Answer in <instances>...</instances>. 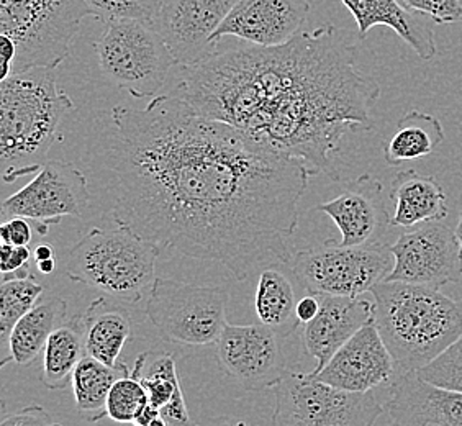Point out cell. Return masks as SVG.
Instances as JSON below:
<instances>
[{
	"label": "cell",
	"instance_id": "7c38bea8",
	"mask_svg": "<svg viewBox=\"0 0 462 426\" xmlns=\"http://www.w3.org/2000/svg\"><path fill=\"white\" fill-rule=\"evenodd\" d=\"M395 264L387 282L428 285L441 289L462 279L461 245L456 228L443 220L423 223L405 231L391 245Z\"/></svg>",
	"mask_w": 462,
	"mask_h": 426
},
{
	"label": "cell",
	"instance_id": "ffe728a7",
	"mask_svg": "<svg viewBox=\"0 0 462 426\" xmlns=\"http://www.w3.org/2000/svg\"><path fill=\"white\" fill-rule=\"evenodd\" d=\"M355 17L359 36L375 27L391 28L420 60L431 61L438 53L435 22L409 9L402 0H341Z\"/></svg>",
	"mask_w": 462,
	"mask_h": 426
},
{
	"label": "cell",
	"instance_id": "f6af8a7d",
	"mask_svg": "<svg viewBox=\"0 0 462 426\" xmlns=\"http://www.w3.org/2000/svg\"><path fill=\"white\" fill-rule=\"evenodd\" d=\"M51 426H61V425H56V423H53V425H51Z\"/></svg>",
	"mask_w": 462,
	"mask_h": 426
},
{
	"label": "cell",
	"instance_id": "2e32d148",
	"mask_svg": "<svg viewBox=\"0 0 462 426\" xmlns=\"http://www.w3.org/2000/svg\"><path fill=\"white\" fill-rule=\"evenodd\" d=\"M341 233L339 245L367 246L381 243L391 228L392 215L383 197V184L371 174L349 182L339 196L319 205Z\"/></svg>",
	"mask_w": 462,
	"mask_h": 426
},
{
	"label": "cell",
	"instance_id": "8d00e7d4",
	"mask_svg": "<svg viewBox=\"0 0 462 426\" xmlns=\"http://www.w3.org/2000/svg\"><path fill=\"white\" fill-rule=\"evenodd\" d=\"M320 311V297L309 293L307 297L300 299L297 302V317L300 320V323L307 325L311 320L315 319Z\"/></svg>",
	"mask_w": 462,
	"mask_h": 426
},
{
	"label": "cell",
	"instance_id": "83f0119b",
	"mask_svg": "<svg viewBox=\"0 0 462 426\" xmlns=\"http://www.w3.org/2000/svg\"><path fill=\"white\" fill-rule=\"evenodd\" d=\"M42 293L43 287L36 282L33 275L4 279L0 285V343L4 349V359L9 353L12 329L35 307Z\"/></svg>",
	"mask_w": 462,
	"mask_h": 426
},
{
	"label": "cell",
	"instance_id": "4316f807",
	"mask_svg": "<svg viewBox=\"0 0 462 426\" xmlns=\"http://www.w3.org/2000/svg\"><path fill=\"white\" fill-rule=\"evenodd\" d=\"M254 305L259 321L279 338L292 335L300 325L292 284L274 267H266L259 273Z\"/></svg>",
	"mask_w": 462,
	"mask_h": 426
},
{
	"label": "cell",
	"instance_id": "8992f818",
	"mask_svg": "<svg viewBox=\"0 0 462 426\" xmlns=\"http://www.w3.org/2000/svg\"><path fill=\"white\" fill-rule=\"evenodd\" d=\"M88 17L94 14L86 0H0V33L17 45L14 72L56 69Z\"/></svg>",
	"mask_w": 462,
	"mask_h": 426
},
{
	"label": "cell",
	"instance_id": "7402d4cb",
	"mask_svg": "<svg viewBox=\"0 0 462 426\" xmlns=\"http://www.w3.org/2000/svg\"><path fill=\"white\" fill-rule=\"evenodd\" d=\"M86 353L110 367L122 365L118 357L134 337L132 320L126 311L98 297L82 313Z\"/></svg>",
	"mask_w": 462,
	"mask_h": 426
},
{
	"label": "cell",
	"instance_id": "44dd1931",
	"mask_svg": "<svg viewBox=\"0 0 462 426\" xmlns=\"http://www.w3.org/2000/svg\"><path fill=\"white\" fill-rule=\"evenodd\" d=\"M389 200L393 227L410 228L418 223L445 220L449 213L443 187L433 176L420 174L415 169L402 171L392 179Z\"/></svg>",
	"mask_w": 462,
	"mask_h": 426
},
{
	"label": "cell",
	"instance_id": "7bdbcfd3",
	"mask_svg": "<svg viewBox=\"0 0 462 426\" xmlns=\"http://www.w3.org/2000/svg\"><path fill=\"white\" fill-rule=\"evenodd\" d=\"M456 236H457V241H459V245H461L462 255V210L459 212V222H457V227H456Z\"/></svg>",
	"mask_w": 462,
	"mask_h": 426
},
{
	"label": "cell",
	"instance_id": "603a6c76",
	"mask_svg": "<svg viewBox=\"0 0 462 426\" xmlns=\"http://www.w3.org/2000/svg\"><path fill=\"white\" fill-rule=\"evenodd\" d=\"M66 313L68 302L61 297H50L36 303L12 329L9 353L0 366L5 367L9 363L18 366L32 365L45 349L50 337L62 323H66Z\"/></svg>",
	"mask_w": 462,
	"mask_h": 426
},
{
	"label": "cell",
	"instance_id": "b9f144b4",
	"mask_svg": "<svg viewBox=\"0 0 462 426\" xmlns=\"http://www.w3.org/2000/svg\"><path fill=\"white\" fill-rule=\"evenodd\" d=\"M36 269H38L42 274H53L54 269H56V258L46 259V261H40V263H36Z\"/></svg>",
	"mask_w": 462,
	"mask_h": 426
},
{
	"label": "cell",
	"instance_id": "cb8c5ba5",
	"mask_svg": "<svg viewBox=\"0 0 462 426\" xmlns=\"http://www.w3.org/2000/svg\"><path fill=\"white\" fill-rule=\"evenodd\" d=\"M445 142V128L436 116L410 110L402 116L391 140L383 146V160L399 168L403 162L425 158Z\"/></svg>",
	"mask_w": 462,
	"mask_h": 426
},
{
	"label": "cell",
	"instance_id": "5b68a950",
	"mask_svg": "<svg viewBox=\"0 0 462 426\" xmlns=\"http://www.w3.org/2000/svg\"><path fill=\"white\" fill-rule=\"evenodd\" d=\"M161 249L126 225L96 227L66 255L64 271L72 282L102 291L116 301L142 302L156 282Z\"/></svg>",
	"mask_w": 462,
	"mask_h": 426
},
{
	"label": "cell",
	"instance_id": "30bf717a",
	"mask_svg": "<svg viewBox=\"0 0 462 426\" xmlns=\"http://www.w3.org/2000/svg\"><path fill=\"white\" fill-rule=\"evenodd\" d=\"M273 391L271 426H374L383 413L373 392L339 391L310 373L289 369Z\"/></svg>",
	"mask_w": 462,
	"mask_h": 426
},
{
	"label": "cell",
	"instance_id": "836d02e7",
	"mask_svg": "<svg viewBox=\"0 0 462 426\" xmlns=\"http://www.w3.org/2000/svg\"><path fill=\"white\" fill-rule=\"evenodd\" d=\"M0 240L12 246H28L32 243V227L27 218H7L0 227Z\"/></svg>",
	"mask_w": 462,
	"mask_h": 426
},
{
	"label": "cell",
	"instance_id": "ac0fdd59",
	"mask_svg": "<svg viewBox=\"0 0 462 426\" xmlns=\"http://www.w3.org/2000/svg\"><path fill=\"white\" fill-rule=\"evenodd\" d=\"M383 412L395 426H462V392L423 381L417 373L397 374Z\"/></svg>",
	"mask_w": 462,
	"mask_h": 426
},
{
	"label": "cell",
	"instance_id": "4fadbf2b",
	"mask_svg": "<svg viewBox=\"0 0 462 426\" xmlns=\"http://www.w3.org/2000/svg\"><path fill=\"white\" fill-rule=\"evenodd\" d=\"M225 373L251 392L274 389L289 371L279 337L263 323L226 325L217 341Z\"/></svg>",
	"mask_w": 462,
	"mask_h": 426
},
{
	"label": "cell",
	"instance_id": "277c9868",
	"mask_svg": "<svg viewBox=\"0 0 462 426\" xmlns=\"http://www.w3.org/2000/svg\"><path fill=\"white\" fill-rule=\"evenodd\" d=\"M374 320L397 374L417 373L462 335V305L435 287L379 282L371 291Z\"/></svg>",
	"mask_w": 462,
	"mask_h": 426
},
{
	"label": "cell",
	"instance_id": "ba28073f",
	"mask_svg": "<svg viewBox=\"0 0 462 426\" xmlns=\"http://www.w3.org/2000/svg\"><path fill=\"white\" fill-rule=\"evenodd\" d=\"M228 291L158 277L148 293L146 315L161 338L186 345H217L226 323Z\"/></svg>",
	"mask_w": 462,
	"mask_h": 426
},
{
	"label": "cell",
	"instance_id": "1f68e13d",
	"mask_svg": "<svg viewBox=\"0 0 462 426\" xmlns=\"http://www.w3.org/2000/svg\"><path fill=\"white\" fill-rule=\"evenodd\" d=\"M409 9L427 15L436 25H451L462 20V0H402Z\"/></svg>",
	"mask_w": 462,
	"mask_h": 426
},
{
	"label": "cell",
	"instance_id": "6da1fadb",
	"mask_svg": "<svg viewBox=\"0 0 462 426\" xmlns=\"http://www.w3.org/2000/svg\"><path fill=\"white\" fill-rule=\"evenodd\" d=\"M107 166L114 220L161 251L217 261L236 281L292 261L289 240L315 171L176 94L112 108Z\"/></svg>",
	"mask_w": 462,
	"mask_h": 426
},
{
	"label": "cell",
	"instance_id": "3957f363",
	"mask_svg": "<svg viewBox=\"0 0 462 426\" xmlns=\"http://www.w3.org/2000/svg\"><path fill=\"white\" fill-rule=\"evenodd\" d=\"M74 110L54 68L14 72L0 84V169L12 184L48 162L62 120Z\"/></svg>",
	"mask_w": 462,
	"mask_h": 426
},
{
	"label": "cell",
	"instance_id": "d6a6232c",
	"mask_svg": "<svg viewBox=\"0 0 462 426\" xmlns=\"http://www.w3.org/2000/svg\"><path fill=\"white\" fill-rule=\"evenodd\" d=\"M30 258H32V253L28 246H12V245L2 243L0 271L4 274V279H18V277L32 275Z\"/></svg>",
	"mask_w": 462,
	"mask_h": 426
},
{
	"label": "cell",
	"instance_id": "52a82bcc",
	"mask_svg": "<svg viewBox=\"0 0 462 426\" xmlns=\"http://www.w3.org/2000/svg\"><path fill=\"white\" fill-rule=\"evenodd\" d=\"M98 66L132 97H158L178 64L150 20L125 18L106 23L94 43Z\"/></svg>",
	"mask_w": 462,
	"mask_h": 426
},
{
	"label": "cell",
	"instance_id": "9c48e42d",
	"mask_svg": "<svg viewBox=\"0 0 462 426\" xmlns=\"http://www.w3.org/2000/svg\"><path fill=\"white\" fill-rule=\"evenodd\" d=\"M395 264L391 246H343L327 240L320 246L299 251L293 258V274L313 295L361 297L383 282Z\"/></svg>",
	"mask_w": 462,
	"mask_h": 426
},
{
	"label": "cell",
	"instance_id": "f1b7e54d",
	"mask_svg": "<svg viewBox=\"0 0 462 426\" xmlns=\"http://www.w3.org/2000/svg\"><path fill=\"white\" fill-rule=\"evenodd\" d=\"M148 405V392L140 375L132 374L120 377L110 389L107 399V417L116 423H134V418Z\"/></svg>",
	"mask_w": 462,
	"mask_h": 426
},
{
	"label": "cell",
	"instance_id": "f35d334b",
	"mask_svg": "<svg viewBox=\"0 0 462 426\" xmlns=\"http://www.w3.org/2000/svg\"><path fill=\"white\" fill-rule=\"evenodd\" d=\"M33 258H35L36 263L46 261V259L56 258V249H54L53 245H50V243H40V245L36 246L35 251H33Z\"/></svg>",
	"mask_w": 462,
	"mask_h": 426
},
{
	"label": "cell",
	"instance_id": "d6986e66",
	"mask_svg": "<svg viewBox=\"0 0 462 426\" xmlns=\"http://www.w3.org/2000/svg\"><path fill=\"white\" fill-rule=\"evenodd\" d=\"M319 297L320 311L303 329V345L315 359V367L310 371L313 375L321 373L339 347L374 319V302L363 297Z\"/></svg>",
	"mask_w": 462,
	"mask_h": 426
},
{
	"label": "cell",
	"instance_id": "74e56055",
	"mask_svg": "<svg viewBox=\"0 0 462 426\" xmlns=\"http://www.w3.org/2000/svg\"><path fill=\"white\" fill-rule=\"evenodd\" d=\"M160 417V410L154 409L150 403L142 410V413L138 417L134 418V426H148L152 423L154 418Z\"/></svg>",
	"mask_w": 462,
	"mask_h": 426
},
{
	"label": "cell",
	"instance_id": "f546056e",
	"mask_svg": "<svg viewBox=\"0 0 462 426\" xmlns=\"http://www.w3.org/2000/svg\"><path fill=\"white\" fill-rule=\"evenodd\" d=\"M417 374L423 381L451 391L462 392V335L443 355L421 367Z\"/></svg>",
	"mask_w": 462,
	"mask_h": 426
},
{
	"label": "cell",
	"instance_id": "8fae6325",
	"mask_svg": "<svg viewBox=\"0 0 462 426\" xmlns=\"http://www.w3.org/2000/svg\"><path fill=\"white\" fill-rule=\"evenodd\" d=\"M89 182L72 162L48 161L35 178L2 204L4 220H33L42 235L66 217H82L89 207Z\"/></svg>",
	"mask_w": 462,
	"mask_h": 426
},
{
	"label": "cell",
	"instance_id": "7a4b0ae2",
	"mask_svg": "<svg viewBox=\"0 0 462 426\" xmlns=\"http://www.w3.org/2000/svg\"><path fill=\"white\" fill-rule=\"evenodd\" d=\"M172 94L199 114L338 181L333 156L345 134L371 132L379 82L356 64V48L333 25L285 45L249 46L179 66Z\"/></svg>",
	"mask_w": 462,
	"mask_h": 426
},
{
	"label": "cell",
	"instance_id": "5bb4252c",
	"mask_svg": "<svg viewBox=\"0 0 462 426\" xmlns=\"http://www.w3.org/2000/svg\"><path fill=\"white\" fill-rule=\"evenodd\" d=\"M238 0H164L152 23L178 66H192L218 53L214 33Z\"/></svg>",
	"mask_w": 462,
	"mask_h": 426
},
{
	"label": "cell",
	"instance_id": "60d3db41",
	"mask_svg": "<svg viewBox=\"0 0 462 426\" xmlns=\"http://www.w3.org/2000/svg\"><path fill=\"white\" fill-rule=\"evenodd\" d=\"M142 4L143 9L146 10V14L150 15V20L154 17V14L160 10L164 0H138Z\"/></svg>",
	"mask_w": 462,
	"mask_h": 426
},
{
	"label": "cell",
	"instance_id": "e0dca14e",
	"mask_svg": "<svg viewBox=\"0 0 462 426\" xmlns=\"http://www.w3.org/2000/svg\"><path fill=\"white\" fill-rule=\"evenodd\" d=\"M393 375V357L373 319L345 347H339L315 377L339 391L365 394L383 384H391Z\"/></svg>",
	"mask_w": 462,
	"mask_h": 426
},
{
	"label": "cell",
	"instance_id": "d590c367",
	"mask_svg": "<svg viewBox=\"0 0 462 426\" xmlns=\"http://www.w3.org/2000/svg\"><path fill=\"white\" fill-rule=\"evenodd\" d=\"M0 56H2V76L0 80H5L14 72V66L17 61V45L7 35L0 33Z\"/></svg>",
	"mask_w": 462,
	"mask_h": 426
},
{
	"label": "cell",
	"instance_id": "9a60e30c",
	"mask_svg": "<svg viewBox=\"0 0 462 426\" xmlns=\"http://www.w3.org/2000/svg\"><path fill=\"white\" fill-rule=\"evenodd\" d=\"M310 12L307 0H238L214 33V43L233 36L261 48L285 45L302 32Z\"/></svg>",
	"mask_w": 462,
	"mask_h": 426
},
{
	"label": "cell",
	"instance_id": "ab89813d",
	"mask_svg": "<svg viewBox=\"0 0 462 426\" xmlns=\"http://www.w3.org/2000/svg\"><path fill=\"white\" fill-rule=\"evenodd\" d=\"M210 426H251L240 418L220 417L215 418Z\"/></svg>",
	"mask_w": 462,
	"mask_h": 426
},
{
	"label": "cell",
	"instance_id": "d4e9b609",
	"mask_svg": "<svg viewBox=\"0 0 462 426\" xmlns=\"http://www.w3.org/2000/svg\"><path fill=\"white\" fill-rule=\"evenodd\" d=\"M88 356L82 315L72 317L54 331L43 349L42 382L50 391H62L72 381V374Z\"/></svg>",
	"mask_w": 462,
	"mask_h": 426
},
{
	"label": "cell",
	"instance_id": "e575fe53",
	"mask_svg": "<svg viewBox=\"0 0 462 426\" xmlns=\"http://www.w3.org/2000/svg\"><path fill=\"white\" fill-rule=\"evenodd\" d=\"M53 420L42 405H28L2 420L0 426H51Z\"/></svg>",
	"mask_w": 462,
	"mask_h": 426
},
{
	"label": "cell",
	"instance_id": "ee69618b",
	"mask_svg": "<svg viewBox=\"0 0 462 426\" xmlns=\"http://www.w3.org/2000/svg\"><path fill=\"white\" fill-rule=\"evenodd\" d=\"M148 426H168L166 425V421H164V420H162V417H158V418H154V420H152V423H150V425Z\"/></svg>",
	"mask_w": 462,
	"mask_h": 426
},
{
	"label": "cell",
	"instance_id": "484cf974",
	"mask_svg": "<svg viewBox=\"0 0 462 426\" xmlns=\"http://www.w3.org/2000/svg\"><path fill=\"white\" fill-rule=\"evenodd\" d=\"M132 374V369L122 363L116 367L100 363L86 356L72 374V394L76 409L90 423L107 417V399L110 389L120 377Z\"/></svg>",
	"mask_w": 462,
	"mask_h": 426
},
{
	"label": "cell",
	"instance_id": "4dcf8cb0",
	"mask_svg": "<svg viewBox=\"0 0 462 426\" xmlns=\"http://www.w3.org/2000/svg\"><path fill=\"white\" fill-rule=\"evenodd\" d=\"M86 4L92 10L94 17L102 20L104 23L125 18L150 20V15L143 9L138 0H86Z\"/></svg>",
	"mask_w": 462,
	"mask_h": 426
}]
</instances>
